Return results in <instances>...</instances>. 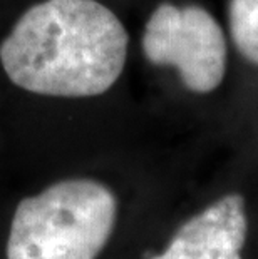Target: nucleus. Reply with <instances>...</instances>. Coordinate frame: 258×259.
Masks as SVG:
<instances>
[{
    "label": "nucleus",
    "instance_id": "obj_1",
    "mask_svg": "<svg viewBox=\"0 0 258 259\" xmlns=\"http://www.w3.org/2000/svg\"><path fill=\"white\" fill-rule=\"evenodd\" d=\"M128 56V32L96 0H44L25 10L0 46L15 85L54 97H92L113 87Z\"/></svg>",
    "mask_w": 258,
    "mask_h": 259
},
{
    "label": "nucleus",
    "instance_id": "obj_2",
    "mask_svg": "<svg viewBox=\"0 0 258 259\" xmlns=\"http://www.w3.org/2000/svg\"><path fill=\"white\" fill-rule=\"evenodd\" d=\"M118 199L94 179H64L14 212L7 259H96L113 234Z\"/></svg>",
    "mask_w": 258,
    "mask_h": 259
},
{
    "label": "nucleus",
    "instance_id": "obj_3",
    "mask_svg": "<svg viewBox=\"0 0 258 259\" xmlns=\"http://www.w3.org/2000/svg\"><path fill=\"white\" fill-rule=\"evenodd\" d=\"M142 52L151 64L176 69L196 94L215 91L227 72V38L200 5H158L142 34Z\"/></svg>",
    "mask_w": 258,
    "mask_h": 259
},
{
    "label": "nucleus",
    "instance_id": "obj_4",
    "mask_svg": "<svg viewBox=\"0 0 258 259\" xmlns=\"http://www.w3.org/2000/svg\"><path fill=\"white\" fill-rule=\"evenodd\" d=\"M246 229L245 199L232 192L188 219L151 259H241Z\"/></svg>",
    "mask_w": 258,
    "mask_h": 259
},
{
    "label": "nucleus",
    "instance_id": "obj_5",
    "mask_svg": "<svg viewBox=\"0 0 258 259\" xmlns=\"http://www.w3.org/2000/svg\"><path fill=\"white\" fill-rule=\"evenodd\" d=\"M228 20L238 52L258 65V0H230Z\"/></svg>",
    "mask_w": 258,
    "mask_h": 259
}]
</instances>
